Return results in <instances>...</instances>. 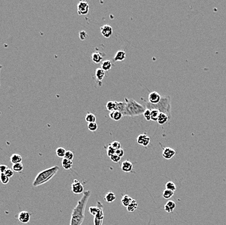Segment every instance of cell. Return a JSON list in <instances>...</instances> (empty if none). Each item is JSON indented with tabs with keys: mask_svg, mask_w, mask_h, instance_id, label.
Listing matches in <instances>:
<instances>
[{
	"mask_svg": "<svg viewBox=\"0 0 226 225\" xmlns=\"http://www.w3.org/2000/svg\"><path fill=\"white\" fill-rule=\"evenodd\" d=\"M91 195L90 190L83 192V196L78 201L76 206L72 210L70 225H81L84 219V212L88 199Z\"/></svg>",
	"mask_w": 226,
	"mask_h": 225,
	"instance_id": "cell-1",
	"label": "cell"
},
{
	"mask_svg": "<svg viewBox=\"0 0 226 225\" xmlns=\"http://www.w3.org/2000/svg\"><path fill=\"white\" fill-rule=\"evenodd\" d=\"M145 107L147 109L157 110L161 113H164L168 116L169 120L172 119L171 114V97L169 95L161 96V99L158 103L151 104L148 101H144Z\"/></svg>",
	"mask_w": 226,
	"mask_h": 225,
	"instance_id": "cell-2",
	"label": "cell"
},
{
	"mask_svg": "<svg viewBox=\"0 0 226 225\" xmlns=\"http://www.w3.org/2000/svg\"><path fill=\"white\" fill-rule=\"evenodd\" d=\"M59 170V167L57 165H55L38 173L34 179L33 186L34 187H38L47 183L56 175Z\"/></svg>",
	"mask_w": 226,
	"mask_h": 225,
	"instance_id": "cell-3",
	"label": "cell"
},
{
	"mask_svg": "<svg viewBox=\"0 0 226 225\" xmlns=\"http://www.w3.org/2000/svg\"><path fill=\"white\" fill-rule=\"evenodd\" d=\"M126 109L123 116L133 117L143 114L146 107L141 104L138 103L133 99H128L125 97Z\"/></svg>",
	"mask_w": 226,
	"mask_h": 225,
	"instance_id": "cell-4",
	"label": "cell"
},
{
	"mask_svg": "<svg viewBox=\"0 0 226 225\" xmlns=\"http://www.w3.org/2000/svg\"><path fill=\"white\" fill-rule=\"evenodd\" d=\"M97 206L98 207V211L96 215L94 216V225H102L104 219L103 206L102 205L100 201L97 202Z\"/></svg>",
	"mask_w": 226,
	"mask_h": 225,
	"instance_id": "cell-5",
	"label": "cell"
},
{
	"mask_svg": "<svg viewBox=\"0 0 226 225\" xmlns=\"http://www.w3.org/2000/svg\"><path fill=\"white\" fill-rule=\"evenodd\" d=\"M72 192L75 194H81L84 192V186L79 180L75 179L72 184Z\"/></svg>",
	"mask_w": 226,
	"mask_h": 225,
	"instance_id": "cell-6",
	"label": "cell"
},
{
	"mask_svg": "<svg viewBox=\"0 0 226 225\" xmlns=\"http://www.w3.org/2000/svg\"><path fill=\"white\" fill-rule=\"evenodd\" d=\"M89 5L86 2L81 1L78 4V12L79 15H86L88 13Z\"/></svg>",
	"mask_w": 226,
	"mask_h": 225,
	"instance_id": "cell-7",
	"label": "cell"
},
{
	"mask_svg": "<svg viewBox=\"0 0 226 225\" xmlns=\"http://www.w3.org/2000/svg\"><path fill=\"white\" fill-rule=\"evenodd\" d=\"M136 142L140 145L147 147L150 143V138L146 134H140L136 139Z\"/></svg>",
	"mask_w": 226,
	"mask_h": 225,
	"instance_id": "cell-8",
	"label": "cell"
},
{
	"mask_svg": "<svg viewBox=\"0 0 226 225\" xmlns=\"http://www.w3.org/2000/svg\"><path fill=\"white\" fill-rule=\"evenodd\" d=\"M18 219L21 223L24 224L28 223L31 219V214L27 211H22L19 213Z\"/></svg>",
	"mask_w": 226,
	"mask_h": 225,
	"instance_id": "cell-9",
	"label": "cell"
},
{
	"mask_svg": "<svg viewBox=\"0 0 226 225\" xmlns=\"http://www.w3.org/2000/svg\"><path fill=\"white\" fill-rule=\"evenodd\" d=\"M161 99V95L158 92H150L148 95V102L151 104L158 103Z\"/></svg>",
	"mask_w": 226,
	"mask_h": 225,
	"instance_id": "cell-10",
	"label": "cell"
},
{
	"mask_svg": "<svg viewBox=\"0 0 226 225\" xmlns=\"http://www.w3.org/2000/svg\"><path fill=\"white\" fill-rule=\"evenodd\" d=\"M162 155H163L164 158L166 160H170L172 158L175 156V155H176V151L171 147H167L163 148V153H162Z\"/></svg>",
	"mask_w": 226,
	"mask_h": 225,
	"instance_id": "cell-11",
	"label": "cell"
},
{
	"mask_svg": "<svg viewBox=\"0 0 226 225\" xmlns=\"http://www.w3.org/2000/svg\"><path fill=\"white\" fill-rule=\"evenodd\" d=\"M101 33L105 38H109L110 36L113 35V29L111 26H110L109 25H103L101 28Z\"/></svg>",
	"mask_w": 226,
	"mask_h": 225,
	"instance_id": "cell-12",
	"label": "cell"
},
{
	"mask_svg": "<svg viewBox=\"0 0 226 225\" xmlns=\"http://www.w3.org/2000/svg\"><path fill=\"white\" fill-rule=\"evenodd\" d=\"M122 170L125 173H129L131 172L133 169V165L130 161L126 160L123 162L121 165Z\"/></svg>",
	"mask_w": 226,
	"mask_h": 225,
	"instance_id": "cell-13",
	"label": "cell"
},
{
	"mask_svg": "<svg viewBox=\"0 0 226 225\" xmlns=\"http://www.w3.org/2000/svg\"><path fill=\"white\" fill-rule=\"evenodd\" d=\"M176 205L173 201H168L164 205V210L167 213H172L174 209L176 208Z\"/></svg>",
	"mask_w": 226,
	"mask_h": 225,
	"instance_id": "cell-14",
	"label": "cell"
},
{
	"mask_svg": "<svg viewBox=\"0 0 226 225\" xmlns=\"http://www.w3.org/2000/svg\"><path fill=\"white\" fill-rule=\"evenodd\" d=\"M126 53L124 52V51H122V50L118 51L116 55H114V61L116 62L123 61L126 58Z\"/></svg>",
	"mask_w": 226,
	"mask_h": 225,
	"instance_id": "cell-15",
	"label": "cell"
},
{
	"mask_svg": "<svg viewBox=\"0 0 226 225\" xmlns=\"http://www.w3.org/2000/svg\"><path fill=\"white\" fill-rule=\"evenodd\" d=\"M10 161L12 165L16 164H18V163H22V157L20 155L14 153L12 154L10 158Z\"/></svg>",
	"mask_w": 226,
	"mask_h": 225,
	"instance_id": "cell-16",
	"label": "cell"
},
{
	"mask_svg": "<svg viewBox=\"0 0 226 225\" xmlns=\"http://www.w3.org/2000/svg\"><path fill=\"white\" fill-rule=\"evenodd\" d=\"M109 117L110 118H111L112 120L114 121H119V120H120L122 117H123V114L120 112L117 111V110H115V111L110 112Z\"/></svg>",
	"mask_w": 226,
	"mask_h": 225,
	"instance_id": "cell-17",
	"label": "cell"
},
{
	"mask_svg": "<svg viewBox=\"0 0 226 225\" xmlns=\"http://www.w3.org/2000/svg\"><path fill=\"white\" fill-rule=\"evenodd\" d=\"M92 60L94 63L99 64L103 60V56L100 52H94L92 55Z\"/></svg>",
	"mask_w": 226,
	"mask_h": 225,
	"instance_id": "cell-18",
	"label": "cell"
},
{
	"mask_svg": "<svg viewBox=\"0 0 226 225\" xmlns=\"http://www.w3.org/2000/svg\"><path fill=\"white\" fill-rule=\"evenodd\" d=\"M116 196L113 192H111V191L107 192V193L105 196V200L107 202H108V203H111L114 202L115 200H116Z\"/></svg>",
	"mask_w": 226,
	"mask_h": 225,
	"instance_id": "cell-19",
	"label": "cell"
},
{
	"mask_svg": "<svg viewBox=\"0 0 226 225\" xmlns=\"http://www.w3.org/2000/svg\"><path fill=\"white\" fill-rule=\"evenodd\" d=\"M168 120H169V118H168V116L166 115V114H165L164 113H160L159 117H158V120H157V121L158 122V123L159 125H164V124L166 123Z\"/></svg>",
	"mask_w": 226,
	"mask_h": 225,
	"instance_id": "cell-20",
	"label": "cell"
},
{
	"mask_svg": "<svg viewBox=\"0 0 226 225\" xmlns=\"http://www.w3.org/2000/svg\"><path fill=\"white\" fill-rule=\"evenodd\" d=\"M61 164L64 169H66V170H69V169H70L72 167V166H73V162L66 158H63Z\"/></svg>",
	"mask_w": 226,
	"mask_h": 225,
	"instance_id": "cell-21",
	"label": "cell"
},
{
	"mask_svg": "<svg viewBox=\"0 0 226 225\" xmlns=\"http://www.w3.org/2000/svg\"><path fill=\"white\" fill-rule=\"evenodd\" d=\"M132 201H133V198H132L129 196V195H123V196L122 197L121 202H122V205L123 206H125V207L127 208V206H128L130 205V203Z\"/></svg>",
	"mask_w": 226,
	"mask_h": 225,
	"instance_id": "cell-22",
	"label": "cell"
},
{
	"mask_svg": "<svg viewBox=\"0 0 226 225\" xmlns=\"http://www.w3.org/2000/svg\"><path fill=\"white\" fill-rule=\"evenodd\" d=\"M105 71L102 70L101 67H100V68H97L96 69V72H95V75H96V78L97 80L101 81V80L103 79V78L105 77Z\"/></svg>",
	"mask_w": 226,
	"mask_h": 225,
	"instance_id": "cell-23",
	"label": "cell"
},
{
	"mask_svg": "<svg viewBox=\"0 0 226 225\" xmlns=\"http://www.w3.org/2000/svg\"><path fill=\"white\" fill-rule=\"evenodd\" d=\"M112 66H113L112 62L110 61L107 60V61H104L103 62L101 63V68L103 70H104L105 71H109V70L111 69Z\"/></svg>",
	"mask_w": 226,
	"mask_h": 225,
	"instance_id": "cell-24",
	"label": "cell"
},
{
	"mask_svg": "<svg viewBox=\"0 0 226 225\" xmlns=\"http://www.w3.org/2000/svg\"><path fill=\"white\" fill-rule=\"evenodd\" d=\"M115 102H116V110L120 112L122 114H123V113H124L125 112V109H126L125 102H118V101H115Z\"/></svg>",
	"mask_w": 226,
	"mask_h": 225,
	"instance_id": "cell-25",
	"label": "cell"
},
{
	"mask_svg": "<svg viewBox=\"0 0 226 225\" xmlns=\"http://www.w3.org/2000/svg\"><path fill=\"white\" fill-rule=\"evenodd\" d=\"M137 208H138L137 202H136V201L135 200V199H133V201H131L130 205L127 207V210L129 212H133L136 209H137Z\"/></svg>",
	"mask_w": 226,
	"mask_h": 225,
	"instance_id": "cell-26",
	"label": "cell"
},
{
	"mask_svg": "<svg viewBox=\"0 0 226 225\" xmlns=\"http://www.w3.org/2000/svg\"><path fill=\"white\" fill-rule=\"evenodd\" d=\"M106 108H107V110H109V112L115 111V110H116V102L112 101H108L106 104Z\"/></svg>",
	"mask_w": 226,
	"mask_h": 225,
	"instance_id": "cell-27",
	"label": "cell"
},
{
	"mask_svg": "<svg viewBox=\"0 0 226 225\" xmlns=\"http://www.w3.org/2000/svg\"><path fill=\"white\" fill-rule=\"evenodd\" d=\"M85 121H86L88 123H96V117L94 114L88 113L86 117H85Z\"/></svg>",
	"mask_w": 226,
	"mask_h": 225,
	"instance_id": "cell-28",
	"label": "cell"
},
{
	"mask_svg": "<svg viewBox=\"0 0 226 225\" xmlns=\"http://www.w3.org/2000/svg\"><path fill=\"white\" fill-rule=\"evenodd\" d=\"M24 169V165L22 163H18L12 165V170L14 172L16 173H20L23 171Z\"/></svg>",
	"mask_w": 226,
	"mask_h": 225,
	"instance_id": "cell-29",
	"label": "cell"
},
{
	"mask_svg": "<svg viewBox=\"0 0 226 225\" xmlns=\"http://www.w3.org/2000/svg\"><path fill=\"white\" fill-rule=\"evenodd\" d=\"M160 112L157 110H151V120L157 121L158 120L159 116L160 114Z\"/></svg>",
	"mask_w": 226,
	"mask_h": 225,
	"instance_id": "cell-30",
	"label": "cell"
},
{
	"mask_svg": "<svg viewBox=\"0 0 226 225\" xmlns=\"http://www.w3.org/2000/svg\"><path fill=\"white\" fill-rule=\"evenodd\" d=\"M66 152V150L63 147H59L56 149V155L59 158H64Z\"/></svg>",
	"mask_w": 226,
	"mask_h": 225,
	"instance_id": "cell-31",
	"label": "cell"
},
{
	"mask_svg": "<svg viewBox=\"0 0 226 225\" xmlns=\"http://www.w3.org/2000/svg\"><path fill=\"white\" fill-rule=\"evenodd\" d=\"M165 186H166V189L172 191V192H175V191H176V189H177L176 185L175 184V183H173V182H172V181H168L167 183L166 184Z\"/></svg>",
	"mask_w": 226,
	"mask_h": 225,
	"instance_id": "cell-32",
	"label": "cell"
},
{
	"mask_svg": "<svg viewBox=\"0 0 226 225\" xmlns=\"http://www.w3.org/2000/svg\"><path fill=\"white\" fill-rule=\"evenodd\" d=\"M173 195H174V192H172V191H170V190L166 189L165 190H164V192L163 193V197L165 199H169L171 198Z\"/></svg>",
	"mask_w": 226,
	"mask_h": 225,
	"instance_id": "cell-33",
	"label": "cell"
},
{
	"mask_svg": "<svg viewBox=\"0 0 226 225\" xmlns=\"http://www.w3.org/2000/svg\"><path fill=\"white\" fill-rule=\"evenodd\" d=\"M9 180L10 179L5 175V173H0V181L3 184H7Z\"/></svg>",
	"mask_w": 226,
	"mask_h": 225,
	"instance_id": "cell-34",
	"label": "cell"
},
{
	"mask_svg": "<svg viewBox=\"0 0 226 225\" xmlns=\"http://www.w3.org/2000/svg\"><path fill=\"white\" fill-rule=\"evenodd\" d=\"M98 128V126L96 123H88V130L91 131V132H95V131L97 130Z\"/></svg>",
	"mask_w": 226,
	"mask_h": 225,
	"instance_id": "cell-35",
	"label": "cell"
},
{
	"mask_svg": "<svg viewBox=\"0 0 226 225\" xmlns=\"http://www.w3.org/2000/svg\"><path fill=\"white\" fill-rule=\"evenodd\" d=\"M144 118L146 121H151V110L150 109H146L143 113Z\"/></svg>",
	"mask_w": 226,
	"mask_h": 225,
	"instance_id": "cell-36",
	"label": "cell"
},
{
	"mask_svg": "<svg viewBox=\"0 0 226 225\" xmlns=\"http://www.w3.org/2000/svg\"><path fill=\"white\" fill-rule=\"evenodd\" d=\"M115 152H116V150L114 149L110 145H109L107 148V156L109 157H110L113 155H115Z\"/></svg>",
	"mask_w": 226,
	"mask_h": 225,
	"instance_id": "cell-37",
	"label": "cell"
},
{
	"mask_svg": "<svg viewBox=\"0 0 226 225\" xmlns=\"http://www.w3.org/2000/svg\"><path fill=\"white\" fill-rule=\"evenodd\" d=\"M64 158H66L67 160L72 161L74 159V153L70 151H66V152L65 157H64Z\"/></svg>",
	"mask_w": 226,
	"mask_h": 225,
	"instance_id": "cell-38",
	"label": "cell"
},
{
	"mask_svg": "<svg viewBox=\"0 0 226 225\" xmlns=\"http://www.w3.org/2000/svg\"><path fill=\"white\" fill-rule=\"evenodd\" d=\"M110 145L115 150H118V149H119V148H121V143L118 141L113 142L111 143H110Z\"/></svg>",
	"mask_w": 226,
	"mask_h": 225,
	"instance_id": "cell-39",
	"label": "cell"
},
{
	"mask_svg": "<svg viewBox=\"0 0 226 225\" xmlns=\"http://www.w3.org/2000/svg\"><path fill=\"white\" fill-rule=\"evenodd\" d=\"M97 211H98V207L97 206H91L90 208H89V212H90L91 214L95 216L96 215V214L97 213Z\"/></svg>",
	"mask_w": 226,
	"mask_h": 225,
	"instance_id": "cell-40",
	"label": "cell"
},
{
	"mask_svg": "<svg viewBox=\"0 0 226 225\" xmlns=\"http://www.w3.org/2000/svg\"><path fill=\"white\" fill-rule=\"evenodd\" d=\"M110 159L111 160L112 162H114V163H118L121 160V158L120 156H118V155H116V154L115 155H113V156H111L110 157H109Z\"/></svg>",
	"mask_w": 226,
	"mask_h": 225,
	"instance_id": "cell-41",
	"label": "cell"
},
{
	"mask_svg": "<svg viewBox=\"0 0 226 225\" xmlns=\"http://www.w3.org/2000/svg\"><path fill=\"white\" fill-rule=\"evenodd\" d=\"M87 37H88L87 33L86 32H85L84 31H80V33H79V38H80L81 40H86L87 39Z\"/></svg>",
	"mask_w": 226,
	"mask_h": 225,
	"instance_id": "cell-42",
	"label": "cell"
},
{
	"mask_svg": "<svg viewBox=\"0 0 226 225\" xmlns=\"http://www.w3.org/2000/svg\"><path fill=\"white\" fill-rule=\"evenodd\" d=\"M5 175L10 179V178H11L12 176L14 175V171L12 170V169L8 168L6 170V171L5 172Z\"/></svg>",
	"mask_w": 226,
	"mask_h": 225,
	"instance_id": "cell-43",
	"label": "cell"
},
{
	"mask_svg": "<svg viewBox=\"0 0 226 225\" xmlns=\"http://www.w3.org/2000/svg\"><path fill=\"white\" fill-rule=\"evenodd\" d=\"M124 153H125V152H124V151H123V148H119V149H118V150H116V152H115V154L118 155V156H120V158H122V157L123 156V155H124Z\"/></svg>",
	"mask_w": 226,
	"mask_h": 225,
	"instance_id": "cell-44",
	"label": "cell"
},
{
	"mask_svg": "<svg viewBox=\"0 0 226 225\" xmlns=\"http://www.w3.org/2000/svg\"><path fill=\"white\" fill-rule=\"evenodd\" d=\"M8 169V167L5 164H1L0 165V173H5L7 169Z\"/></svg>",
	"mask_w": 226,
	"mask_h": 225,
	"instance_id": "cell-45",
	"label": "cell"
},
{
	"mask_svg": "<svg viewBox=\"0 0 226 225\" xmlns=\"http://www.w3.org/2000/svg\"><path fill=\"white\" fill-rule=\"evenodd\" d=\"M2 69V66L0 65V75H1V70ZM0 86H1V84H0Z\"/></svg>",
	"mask_w": 226,
	"mask_h": 225,
	"instance_id": "cell-46",
	"label": "cell"
}]
</instances>
